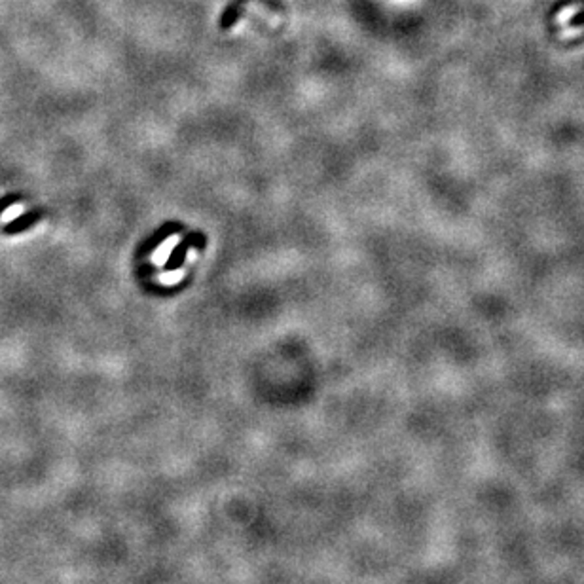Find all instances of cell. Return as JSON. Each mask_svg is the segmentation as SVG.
Returning <instances> with one entry per match:
<instances>
[{"instance_id":"obj_1","label":"cell","mask_w":584,"mask_h":584,"mask_svg":"<svg viewBox=\"0 0 584 584\" xmlns=\"http://www.w3.org/2000/svg\"><path fill=\"white\" fill-rule=\"evenodd\" d=\"M179 243V236H171V238H167L160 245V249H156L154 251V255H152V264L154 266H164L167 260H169V256H171V253H173L175 245Z\"/></svg>"},{"instance_id":"obj_2","label":"cell","mask_w":584,"mask_h":584,"mask_svg":"<svg viewBox=\"0 0 584 584\" xmlns=\"http://www.w3.org/2000/svg\"><path fill=\"white\" fill-rule=\"evenodd\" d=\"M184 270H179V272H173V273H164V275H160V281L164 283V285H175V283H179V281L184 277Z\"/></svg>"}]
</instances>
